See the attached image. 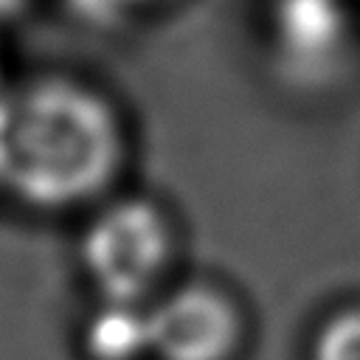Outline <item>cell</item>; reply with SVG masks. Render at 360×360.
I'll return each instance as SVG.
<instances>
[{
    "mask_svg": "<svg viewBox=\"0 0 360 360\" xmlns=\"http://www.w3.org/2000/svg\"><path fill=\"white\" fill-rule=\"evenodd\" d=\"M354 0H264L270 53L295 73L332 70L354 39Z\"/></svg>",
    "mask_w": 360,
    "mask_h": 360,
    "instance_id": "4",
    "label": "cell"
},
{
    "mask_svg": "<svg viewBox=\"0 0 360 360\" xmlns=\"http://www.w3.org/2000/svg\"><path fill=\"white\" fill-rule=\"evenodd\" d=\"M172 217L149 197L104 202L79 236V264L96 298L149 304L174 264Z\"/></svg>",
    "mask_w": 360,
    "mask_h": 360,
    "instance_id": "2",
    "label": "cell"
},
{
    "mask_svg": "<svg viewBox=\"0 0 360 360\" xmlns=\"http://www.w3.org/2000/svg\"><path fill=\"white\" fill-rule=\"evenodd\" d=\"M8 84H11V82L6 79V59H3V42H0V93H3Z\"/></svg>",
    "mask_w": 360,
    "mask_h": 360,
    "instance_id": "8",
    "label": "cell"
},
{
    "mask_svg": "<svg viewBox=\"0 0 360 360\" xmlns=\"http://www.w3.org/2000/svg\"><path fill=\"white\" fill-rule=\"evenodd\" d=\"M127 160L118 107L93 84L42 73L0 93V194L70 211L110 191Z\"/></svg>",
    "mask_w": 360,
    "mask_h": 360,
    "instance_id": "1",
    "label": "cell"
},
{
    "mask_svg": "<svg viewBox=\"0 0 360 360\" xmlns=\"http://www.w3.org/2000/svg\"><path fill=\"white\" fill-rule=\"evenodd\" d=\"M98 3L112 6L115 20H124V17H132V11L138 14V11H146V8H155V6L160 8V6L174 3V0H98Z\"/></svg>",
    "mask_w": 360,
    "mask_h": 360,
    "instance_id": "7",
    "label": "cell"
},
{
    "mask_svg": "<svg viewBox=\"0 0 360 360\" xmlns=\"http://www.w3.org/2000/svg\"><path fill=\"white\" fill-rule=\"evenodd\" d=\"M245 329L239 301L205 278L163 287L149 301L155 360H236Z\"/></svg>",
    "mask_w": 360,
    "mask_h": 360,
    "instance_id": "3",
    "label": "cell"
},
{
    "mask_svg": "<svg viewBox=\"0 0 360 360\" xmlns=\"http://www.w3.org/2000/svg\"><path fill=\"white\" fill-rule=\"evenodd\" d=\"M79 346H82L84 360L152 357L149 304L98 298L82 323Z\"/></svg>",
    "mask_w": 360,
    "mask_h": 360,
    "instance_id": "5",
    "label": "cell"
},
{
    "mask_svg": "<svg viewBox=\"0 0 360 360\" xmlns=\"http://www.w3.org/2000/svg\"><path fill=\"white\" fill-rule=\"evenodd\" d=\"M354 3H357V6H360V0H354Z\"/></svg>",
    "mask_w": 360,
    "mask_h": 360,
    "instance_id": "9",
    "label": "cell"
},
{
    "mask_svg": "<svg viewBox=\"0 0 360 360\" xmlns=\"http://www.w3.org/2000/svg\"><path fill=\"white\" fill-rule=\"evenodd\" d=\"M309 360H360V304L340 307L321 321L309 343Z\"/></svg>",
    "mask_w": 360,
    "mask_h": 360,
    "instance_id": "6",
    "label": "cell"
}]
</instances>
